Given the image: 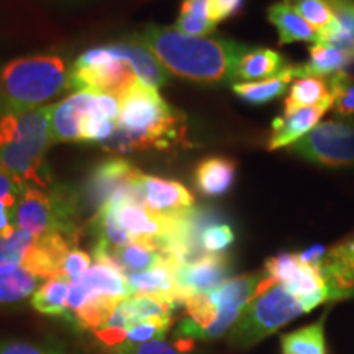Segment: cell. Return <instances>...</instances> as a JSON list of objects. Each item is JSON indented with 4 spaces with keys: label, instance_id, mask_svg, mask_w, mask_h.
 Segmentation results:
<instances>
[{
    "label": "cell",
    "instance_id": "603a6c76",
    "mask_svg": "<svg viewBox=\"0 0 354 354\" xmlns=\"http://www.w3.org/2000/svg\"><path fill=\"white\" fill-rule=\"evenodd\" d=\"M335 15V28L330 33L317 38V44L331 46L344 51L346 55L354 53V0H328Z\"/></svg>",
    "mask_w": 354,
    "mask_h": 354
},
{
    "label": "cell",
    "instance_id": "8fae6325",
    "mask_svg": "<svg viewBox=\"0 0 354 354\" xmlns=\"http://www.w3.org/2000/svg\"><path fill=\"white\" fill-rule=\"evenodd\" d=\"M100 295L128 297L130 290H128L125 276L113 264L95 261V264L79 281L71 284L68 312H66L64 318H68L71 313L82 307L88 299L100 297Z\"/></svg>",
    "mask_w": 354,
    "mask_h": 354
},
{
    "label": "cell",
    "instance_id": "74e56055",
    "mask_svg": "<svg viewBox=\"0 0 354 354\" xmlns=\"http://www.w3.org/2000/svg\"><path fill=\"white\" fill-rule=\"evenodd\" d=\"M0 354H66L59 349H53L43 344L20 342V339H6L0 342Z\"/></svg>",
    "mask_w": 354,
    "mask_h": 354
},
{
    "label": "cell",
    "instance_id": "7a4b0ae2",
    "mask_svg": "<svg viewBox=\"0 0 354 354\" xmlns=\"http://www.w3.org/2000/svg\"><path fill=\"white\" fill-rule=\"evenodd\" d=\"M51 143L50 105L0 113V169L19 183L50 187L44 154Z\"/></svg>",
    "mask_w": 354,
    "mask_h": 354
},
{
    "label": "cell",
    "instance_id": "e0dca14e",
    "mask_svg": "<svg viewBox=\"0 0 354 354\" xmlns=\"http://www.w3.org/2000/svg\"><path fill=\"white\" fill-rule=\"evenodd\" d=\"M174 271V264L165 263L158 266V268L149 269V271L128 274L125 279L130 295H154V297H161L179 307V305H183V302H180L179 297V289H177L176 284Z\"/></svg>",
    "mask_w": 354,
    "mask_h": 354
},
{
    "label": "cell",
    "instance_id": "6da1fadb",
    "mask_svg": "<svg viewBox=\"0 0 354 354\" xmlns=\"http://www.w3.org/2000/svg\"><path fill=\"white\" fill-rule=\"evenodd\" d=\"M136 38L174 76L201 84L236 81V69L250 48L225 38L194 37L174 26L151 25Z\"/></svg>",
    "mask_w": 354,
    "mask_h": 354
},
{
    "label": "cell",
    "instance_id": "8d00e7d4",
    "mask_svg": "<svg viewBox=\"0 0 354 354\" xmlns=\"http://www.w3.org/2000/svg\"><path fill=\"white\" fill-rule=\"evenodd\" d=\"M91 268L92 256L88 254L87 251L79 250V248H73L68 253V256H66V259L63 261V266H61L57 277L66 279V281L73 284V282L79 281V279H81Z\"/></svg>",
    "mask_w": 354,
    "mask_h": 354
},
{
    "label": "cell",
    "instance_id": "b9f144b4",
    "mask_svg": "<svg viewBox=\"0 0 354 354\" xmlns=\"http://www.w3.org/2000/svg\"><path fill=\"white\" fill-rule=\"evenodd\" d=\"M25 184L19 183L15 177H12L8 172L0 169V197L8 196V194H21Z\"/></svg>",
    "mask_w": 354,
    "mask_h": 354
},
{
    "label": "cell",
    "instance_id": "277c9868",
    "mask_svg": "<svg viewBox=\"0 0 354 354\" xmlns=\"http://www.w3.org/2000/svg\"><path fill=\"white\" fill-rule=\"evenodd\" d=\"M184 117L159 95L158 88L136 82L120 99L117 127L138 135L146 149H167L184 140Z\"/></svg>",
    "mask_w": 354,
    "mask_h": 354
},
{
    "label": "cell",
    "instance_id": "484cf974",
    "mask_svg": "<svg viewBox=\"0 0 354 354\" xmlns=\"http://www.w3.org/2000/svg\"><path fill=\"white\" fill-rule=\"evenodd\" d=\"M41 279L30 271L17 266V268L0 271V307L3 305L20 304L37 292Z\"/></svg>",
    "mask_w": 354,
    "mask_h": 354
},
{
    "label": "cell",
    "instance_id": "9a60e30c",
    "mask_svg": "<svg viewBox=\"0 0 354 354\" xmlns=\"http://www.w3.org/2000/svg\"><path fill=\"white\" fill-rule=\"evenodd\" d=\"M110 48H112L115 55L123 57L131 66L140 82L153 88H159L169 82V71L159 63L158 57L136 37L127 39V41L112 43Z\"/></svg>",
    "mask_w": 354,
    "mask_h": 354
},
{
    "label": "cell",
    "instance_id": "44dd1931",
    "mask_svg": "<svg viewBox=\"0 0 354 354\" xmlns=\"http://www.w3.org/2000/svg\"><path fill=\"white\" fill-rule=\"evenodd\" d=\"M287 68L284 56L268 48H250L240 59L236 69V81H264Z\"/></svg>",
    "mask_w": 354,
    "mask_h": 354
},
{
    "label": "cell",
    "instance_id": "60d3db41",
    "mask_svg": "<svg viewBox=\"0 0 354 354\" xmlns=\"http://www.w3.org/2000/svg\"><path fill=\"white\" fill-rule=\"evenodd\" d=\"M212 2V20L216 25L236 15L243 8L245 0H210Z\"/></svg>",
    "mask_w": 354,
    "mask_h": 354
},
{
    "label": "cell",
    "instance_id": "83f0119b",
    "mask_svg": "<svg viewBox=\"0 0 354 354\" xmlns=\"http://www.w3.org/2000/svg\"><path fill=\"white\" fill-rule=\"evenodd\" d=\"M310 59L307 64L297 66L299 77L305 76H322L330 77L339 73L343 66L346 64L348 55L344 51L336 50L331 46H323V44H313L308 48Z\"/></svg>",
    "mask_w": 354,
    "mask_h": 354
},
{
    "label": "cell",
    "instance_id": "8992f818",
    "mask_svg": "<svg viewBox=\"0 0 354 354\" xmlns=\"http://www.w3.org/2000/svg\"><path fill=\"white\" fill-rule=\"evenodd\" d=\"M302 300L284 284H274L248 304L230 331V344L250 348L277 331L294 318L307 313Z\"/></svg>",
    "mask_w": 354,
    "mask_h": 354
},
{
    "label": "cell",
    "instance_id": "9c48e42d",
    "mask_svg": "<svg viewBox=\"0 0 354 354\" xmlns=\"http://www.w3.org/2000/svg\"><path fill=\"white\" fill-rule=\"evenodd\" d=\"M133 183L140 189L146 209L162 215H183L194 210V196L184 184L145 174L136 169Z\"/></svg>",
    "mask_w": 354,
    "mask_h": 354
},
{
    "label": "cell",
    "instance_id": "4dcf8cb0",
    "mask_svg": "<svg viewBox=\"0 0 354 354\" xmlns=\"http://www.w3.org/2000/svg\"><path fill=\"white\" fill-rule=\"evenodd\" d=\"M169 326H171V318L156 317V318H146V320H141L127 330L123 343L118 348H115L113 351H117V349L136 346V344L148 343L151 342V339L165 338V335L167 333V330H169Z\"/></svg>",
    "mask_w": 354,
    "mask_h": 354
},
{
    "label": "cell",
    "instance_id": "d6986e66",
    "mask_svg": "<svg viewBox=\"0 0 354 354\" xmlns=\"http://www.w3.org/2000/svg\"><path fill=\"white\" fill-rule=\"evenodd\" d=\"M328 100H336L331 77H299L297 81L292 84L289 95L284 102V115H290L300 109L325 104Z\"/></svg>",
    "mask_w": 354,
    "mask_h": 354
},
{
    "label": "cell",
    "instance_id": "ab89813d",
    "mask_svg": "<svg viewBox=\"0 0 354 354\" xmlns=\"http://www.w3.org/2000/svg\"><path fill=\"white\" fill-rule=\"evenodd\" d=\"M179 15L189 17V19H196V20H209L212 24H215V21L212 20L210 0H183Z\"/></svg>",
    "mask_w": 354,
    "mask_h": 354
},
{
    "label": "cell",
    "instance_id": "4fadbf2b",
    "mask_svg": "<svg viewBox=\"0 0 354 354\" xmlns=\"http://www.w3.org/2000/svg\"><path fill=\"white\" fill-rule=\"evenodd\" d=\"M317 269L328 289V300L351 297L354 294V240L325 250Z\"/></svg>",
    "mask_w": 354,
    "mask_h": 354
},
{
    "label": "cell",
    "instance_id": "ba28073f",
    "mask_svg": "<svg viewBox=\"0 0 354 354\" xmlns=\"http://www.w3.org/2000/svg\"><path fill=\"white\" fill-rule=\"evenodd\" d=\"M290 151L315 165L354 166V125L344 122L322 123L292 145Z\"/></svg>",
    "mask_w": 354,
    "mask_h": 354
},
{
    "label": "cell",
    "instance_id": "d6a6232c",
    "mask_svg": "<svg viewBox=\"0 0 354 354\" xmlns=\"http://www.w3.org/2000/svg\"><path fill=\"white\" fill-rule=\"evenodd\" d=\"M233 241L234 233L227 223H210L201 233V248L205 254H220Z\"/></svg>",
    "mask_w": 354,
    "mask_h": 354
},
{
    "label": "cell",
    "instance_id": "52a82bcc",
    "mask_svg": "<svg viewBox=\"0 0 354 354\" xmlns=\"http://www.w3.org/2000/svg\"><path fill=\"white\" fill-rule=\"evenodd\" d=\"M138 82L135 71L110 44L91 48L74 61L69 71L71 91H99L117 97L127 94Z\"/></svg>",
    "mask_w": 354,
    "mask_h": 354
},
{
    "label": "cell",
    "instance_id": "5b68a950",
    "mask_svg": "<svg viewBox=\"0 0 354 354\" xmlns=\"http://www.w3.org/2000/svg\"><path fill=\"white\" fill-rule=\"evenodd\" d=\"M76 218V194L64 187L48 190L25 184L17 207V228L33 236L61 233L76 240L79 233Z\"/></svg>",
    "mask_w": 354,
    "mask_h": 354
},
{
    "label": "cell",
    "instance_id": "7c38bea8",
    "mask_svg": "<svg viewBox=\"0 0 354 354\" xmlns=\"http://www.w3.org/2000/svg\"><path fill=\"white\" fill-rule=\"evenodd\" d=\"M95 91H79L50 105V130L53 143H81V123L95 113Z\"/></svg>",
    "mask_w": 354,
    "mask_h": 354
},
{
    "label": "cell",
    "instance_id": "7402d4cb",
    "mask_svg": "<svg viewBox=\"0 0 354 354\" xmlns=\"http://www.w3.org/2000/svg\"><path fill=\"white\" fill-rule=\"evenodd\" d=\"M268 19L279 32V43L317 41V32L305 21L289 3L277 2L269 7Z\"/></svg>",
    "mask_w": 354,
    "mask_h": 354
},
{
    "label": "cell",
    "instance_id": "2e32d148",
    "mask_svg": "<svg viewBox=\"0 0 354 354\" xmlns=\"http://www.w3.org/2000/svg\"><path fill=\"white\" fill-rule=\"evenodd\" d=\"M335 105V100H328L325 104L313 105V107L300 109L297 112L284 115L282 118H277L272 123V135L269 138L268 148L274 149L284 148V146L297 143L300 138H304L320 122V118L326 113V110Z\"/></svg>",
    "mask_w": 354,
    "mask_h": 354
},
{
    "label": "cell",
    "instance_id": "4316f807",
    "mask_svg": "<svg viewBox=\"0 0 354 354\" xmlns=\"http://www.w3.org/2000/svg\"><path fill=\"white\" fill-rule=\"evenodd\" d=\"M71 282L61 277L44 281L32 295V307L38 313L48 317H64L68 312Z\"/></svg>",
    "mask_w": 354,
    "mask_h": 354
},
{
    "label": "cell",
    "instance_id": "f35d334b",
    "mask_svg": "<svg viewBox=\"0 0 354 354\" xmlns=\"http://www.w3.org/2000/svg\"><path fill=\"white\" fill-rule=\"evenodd\" d=\"M117 354H180L179 349L172 346L171 343H167L165 338L151 339V342L136 344V346L125 348V349H117L113 351Z\"/></svg>",
    "mask_w": 354,
    "mask_h": 354
},
{
    "label": "cell",
    "instance_id": "ac0fdd59",
    "mask_svg": "<svg viewBox=\"0 0 354 354\" xmlns=\"http://www.w3.org/2000/svg\"><path fill=\"white\" fill-rule=\"evenodd\" d=\"M234 177H236V162L233 159L212 156L198 162L194 172V183L203 196L220 197L233 187Z\"/></svg>",
    "mask_w": 354,
    "mask_h": 354
},
{
    "label": "cell",
    "instance_id": "cb8c5ba5",
    "mask_svg": "<svg viewBox=\"0 0 354 354\" xmlns=\"http://www.w3.org/2000/svg\"><path fill=\"white\" fill-rule=\"evenodd\" d=\"M91 225L95 236L94 246L113 250V248H123L130 245L131 241H135L131 234L122 227L120 221H118L117 212H115L109 202L95 212Z\"/></svg>",
    "mask_w": 354,
    "mask_h": 354
},
{
    "label": "cell",
    "instance_id": "f546056e",
    "mask_svg": "<svg viewBox=\"0 0 354 354\" xmlns=\"http://www.w3.org/2000/svg\"><path fill=\"white\" fill-rule=\"evenodd\" d=\"M282 354H326L322 322L286 335L282 338Z\"/></svg>",
    "mask_w": 354,
    "mask_h": 354
},
{
    "label": "cell",
    "instance_id": "5bb4252c",
    "mask_svg": "<svg viewBox=\"0 0 354 354\" xmlns=\"http://www.w3.org/2000/svg\"><path fill=\"white\" fill-rule=\"evenodd\" d=\"M135 171L136 167H133L125 159L113 158L100 162L86 180L84 198L87 205L95 212L104 207L117 190L130 183Z\"/></svg>",
    "mask_w": 354,
    "mask_h": 354
},
{
    "label": "cell",
    "instance_id": "d590c367",
    "mask_svg": "<svg viewBox=\"0 0 354 354\" xmlns=\"http://www.w3.org/2000/svg\"><path fill=\"white\" fill-rule=\"evenodd\" d=\"M117 130V122L99 113H88L81 123V140L86 143H105Z\"/></svg>",
    "mask_w": 354,
    "mask_h": 354
},
{
    "label": "cell",
    "instance_id": "1f68e13d",
    "mask_svg": "<svg viewBox=\"0 0 354 354\" xmlns=\"http://www.w3.org/2000/svg\"><path fill=\"white\" fill-rule=\"evenodd\" d=\"M35 240L37 236L19 228L12 236L0 238V271L21 266L26 250L33 245Z\"/></svg>",
    "mask_w": 354,
    "mask_h": 354
},
{
    "label": "cell",
    "instance_id": "3957f363",
    "mask_svg": "<svg viewBox=\"0 0 354 354\" xmlns=\"http://www.w3.org/2000/svg\"><path fill=\"white\" fill-rule=\"evenodd\" d=\"M69 71L63 57L50 55L7 63L0 69V113L46 107L71 91Z\"/></svg>",
    "mask_w": 354,
    "mask_h": 354
},
{
    "label": "cell",
    "instance_id": "30bf717a",
    "mask_svg": "<svg viewBox=\"0 0 354 354\" xmlns=\"http://www.w3.org/2000/svg\"><path fill=\"white\" fill-rule=\"evenodd\" d=\"M230 261L223 254H203L201 258L177 266L174 271L180 302L194 295L207 294L228 281Z\"/></svg>",
    "mask_w": 354,
    "mask_h": 354
},
{
    "label": "cell",
    "instance_id": "7bdbcfd3",
    "mask_svg": "<svg viewBox=\"0 0 354 354\" xmlns=\"http://www.w3.org/2000/svg\"><path fill=\"white\" fill-rule=\"evenodd\" d=\"M339 74H342V76L346 79V81L354 82V53H353V55L348 56L346 64L343 66V69L339 71Z\"/></svg>",
    "mask_w": 354,
    "mask_h": 354
},
{
    "label": "cell",
    "instance_id": "ffe728a7",
    "mask_svg": "<svg viewBox=\"0 0 354 354\" xmlns=\"http://www.w3.org/2000/svg\"><path fill=\"white\" fill-rule=\"evenodd\" d=\"M294 79H299L297 66H287L276 76L256 82H234L232 88L234 94L248 104L263 105L284 95L287 86Z\"/></svg>",
    "mask_w": 354,
    "mask_h": 354
},
{
    "label": "cell",
    "instance_id": "d4e9b609",
    "mask_svg": "<svg viewBox=\"0 0 354 354\" xmlns=\"http://www.w3.org/2000/svg\"><path fill=\"white\" fill-rule=\"evenodd\" d=\"M127 297H110V295H100V297L88 299L82 307L71 313L66 320L73 323L77 330L97 331L107 323L113 312L117 310Z\"/></svg>",
    "mask_w": 354,
    "mask_h": 354
},
{
    "label": "cell",
    "instance_id": "f1b7e54d",
    "mask_svg": "<svg viewBox=\"0 0 354 354\" xmlns=\"http://www.w3.org/2000/svg\"><path fill=\"white\" fill-rule=\"evenodd\" d=\"M317 32V38L335 28V15L328 0H284Z\"/></svg>",
    "mask_w": 354,
    "mask_h": 354
},
{
    "label": "cell",
    "instance_id": "836d02e7",
    "mask_svg": "<svg viewBox=\"0 0 354 354\" xmlns=\"http://www.w3.org/2000/svg\"><path fill=\"white\" fill-rule=\"evenodd\" d=\"M304 263L300 261L299 254L282 253L272 256L266 261V274L272 277L277 284H287L300 272Z\"/></svg>",
    "mask_w": 354,
    "mask_h": 354
},
{
    "label": "cell",
    "instance_id": "e575fe53",
    "mask_svg": "<svg viewBox=\"0 0 354 354\" xmlns=\"http://www.w3.org/2000/svg\"><path fill=\"white\" fill-rule=\"evenodd\" d=\"M331 77L336 94L335 113L336 117L346 120V123L354 125V82H349L342 74L336 73Z\"/></svg>",
    "mask_w": 354,
    "mask_h": 354
}]
</instances>
